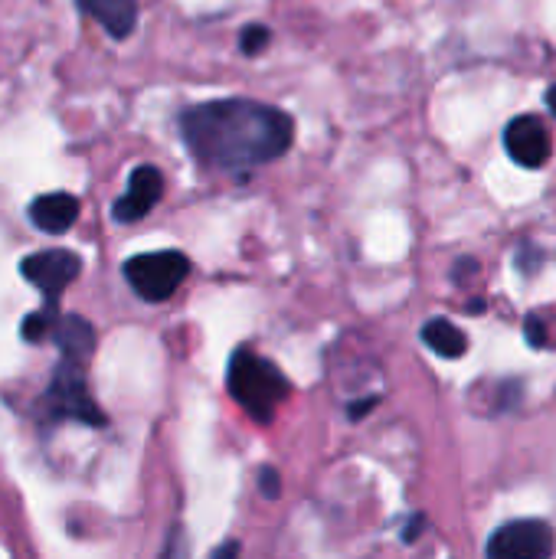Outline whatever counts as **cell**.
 Wrapping results in <instances>:
<instances>
[{"mask_svg":"<svg viewBox=\"0 0 556 559\" xmlns=\"http://www.w3.org/2000/svg\"><path fill=\"white\" fill-rule=\"evenodd\" d=\"M180 135L200 164L243 170L285 157L295 141V121L275 105L220 99L187 108L180 115Z\"/></svg>","mask_w":556,"mask_h":559,"instance_id":"obj_1","label":"cell"},{"mask_svg":"<svg viewBox=\"0 0 556 559\" xmlns=\"http://www.w3.org/2000/svg\"><path fill=\"white\" fill-rule=\"evenodd\" d=\"M226 390L256 422H272L275 406L292 393V386L272 360H262L252 350H236L226 370Z\"/></svg>","mask_w":556,"mask_h":559,"instance_id":"obj_2","label":"cell"},{"mask_svg":"<svg viewBox=\"0 0 556 559\" xmlns=\"http://www.w3.org/2000/svg\"><path fill=\"white\" fill-rule=\"evenodd\" d=\"M190 275V259L184 252H141L135 259L125 262V282L135 288V295L151 301H167L174 291L187 282Z\"/></svg>","mask_w":556,"mask_h":559,"instance_id":"obj_3","label":"cell"},{"mask_svg":"<svg viewBox=\"0 0 556 559\" xmlns=\"http://www.w3.org/2000/svg\"><path fill=\"white\" fill-rule=\"evenodd\" d=\"M485 553L491 559H550L556 553V533L547 520H511L491 533Z\"/></svg>","mask_w":556,"mask_h":559,"instance_id":"obj_4","label":"cell"},{"mask_svg":"<svg viewBox=\"0 0 556 559\" xmlns=\"http://www.w3.org/2000/svg\"><path fill=\"white\" fill-rule=\"evenodd\" d=\"M46 403H50L53 416L59 419H76L86 425H105V412L95 406V399L86 386V373H82L79 363L63 360L53 370L50 393H46Z\"/></svg>","mask_w":556,"mask_h":559,"instance_id":"obj_5","label":"cell"},{"mask_svg":"<svg viewBox=\"0 0 556 559\" xmlns=\"http://www.w3.org/2000/svg\"><path fill=\"white\" fill-rule=\"evenodd\" d=\"M79 272H82V259L69 249H46V252L27 255V259L20 262V275L27 278L30 285L40 288L43 301H50V305H59L63 291L76 282Z\"/></svg>","mask_w":556,"mask_h":559,"instance_id":"obj_6","label":"cell"},{"mask_svg":"<svg viewBox=\"0 0 556 559\" xmlns=\"http://www.w3.org/2000/svg\"><path fill=\"white\" fill-rule=\"evenodd\" d=\"M504 151L517 167H524V170L547 167L553 157L550 128L543 125L537 115H517L507 121V128H504Z\"/></svg>","mask_w":556,"mask_h":559,"instance_id":"obj_7","label":"cell"},{"mask_svg":"<svg viewBox=\"0 0 556 559\" xmlns=\"http://www.w3.org/2000/svg\"><path fill=\"white\" fill-rule=\"evenodd\" d=\"M161 193H164L161 170H157L154 164H141V167H135V174L128 177V193H122V197L115 200L112 216L118 223H138L154 210L157 200H161Z\"/></svg>","mask_w":556,"mask_h":559,"instance_id":"obj_8","label":"cell"},{"mask_svg":"<svg viewBox=\"0 0 556 559\" xmlns=\"http://www.w3.org/2000/svg\"><path fill=\"white\" fill-rule=\"evenodd\" d=\"M27 213H30V220L40 233L59 236V233H66V229L76 226L79 200L72 197V193H43V197H36L30 203Z\"/></svg>","mask_w":556,"mask_h":559,"instance_id":"obj_9","label":"cell"},{"mask_svg":"<svg viewBox=\"0 0 556 559\" xmlns=\"http://www.w3.org/2000/svg\"><path fill=\"white\" fill-rule=\"evenodd\" d=\"M53 340L63 360L79 363V367H86L95 354V331L82 314H63L53 327Z\"/></svg>","mask_w":556,"mask_h":559,"instance_id":"obj_10","label":"cell"},{"mask_svg":"<svg viewBox=\"0 0 556 559\" xmlns=\"http://www.w3.org/2000/svg\"><path fill=\"white\" fill-rule=\"evenodd\" d=\"M76 4L102 23V30L115 40L131 36L138 23V4L135 0H76Z\"/></svg>","mask_w":556,"mask_h":559,"instance_id":"obj_11","label":"cell"},{"mask_svg":"<svg viewBox=\"0 0 556 559\" xmlns=\"http://www.w3.org/2000/svg\"><path fill=\"white\" fill-rule=\"evenodd\" d=\"M422 344L445 360H458V357H465L468 337H465V331H458L449 318H432L422 324Z\"/></svg>","mask_w":556,"mask_h":559,"instance_id":"obj_12","label":"cell"},{"mask_svg":"<svg viewBox=\"0 0 556 559\" xmlns=\"http://www.w3.org/2000/svg\"><path fill=\"white\" fill-rule=\"evenodd\" d=\"M56 321H59V305H50V301H46L40 311H33V314H27V318H23L20 337L30 340V344H43V340L53 337Z\"/></svg>","mask_w":556,"mask_h":559,"instance_id":"obj_13","label":"cell"},{"mask_svg":"<svg viewBox=\"0 0 556 559\" xmlns=\"http://www.w3.org/2000/svg\"><path fill=\"white\" fill-rule=\"evenodd\" d=\"M269 43H272V30L262 27V23H249V27L239 33V50L246 56H259Z\"/></svg>","mask_w":556,"mask_h":559,"instance_id":"obj_14","label":"cell"},{"mask_svg":"<svg viewBox=\"0 0 556 559\" xmlns=\"http://www.w3.org/2000/svg\"><path fill=\"white\" fill-rule=\"evenodd\" d=\"M524 337H527V344L534 347V350H543V347H550L547 321H543L540 314H527V321H524Z\"/></svg>","mask_w":556,"mask_h":559,"instance_id":"obj_15","label":"cell"},{"mask_svg":"<svg viewBox=\"0 0 556 559\" xmlns=\"http://www.w3.org/2000/svg\"><path fill=\"white\" fill-rule=\"evenodd\" d=\"M259 491H262V497H269V501H278V497H282V478H278V471L272 465H265L259 471Z\"/></svg>","mask_w":556,"mask_h":559,"instance_id":"obj_16","label":"cell"},{"mask_svg":"<svg viewBox=\"0 0 556 559\" xmlns=\"http://www.w3.org/2000/svg\"><path fill=\"white\" fill-rule=\"evenodd\" d=\"M380 406V396H360V399H354V403L347 406V419L350 422H360L367 416V412H373Z\"/></svg>","mask_w":556,"mask_h":559,"instance_id":"obj_17","label":"cell"},{"mask_svg":"<svg viewBox=\"0 0 556 559\" xmlns=\"http://www.w3.org/2000/svg\"><path fill=\"white\" fill-rule=\"evenodd\" d=\"M475 272H478V262H475V259H458L455 269H452V282L462 285V282H468V278L475 275Z\"/></svg>","mask_w":556,"mask_h":559,"instance_id":"obj_18","label":"cell"},{"mask_svg":"<svg viewBox=\"0 0 556 559\" xmlns=\"http://www.w3.org/2000/svg\"><path fill=\"white\" fill-rule=\"evenodd\" d=\"M422 527H426V517H422V514H413V520H409V524L403 527V543H416Z\"/></svg>","mask_w":556,"mask_h":559,"instance_id":"obj_19","label":"cell"},{"mask_svg":"<svg viewBox=\"0 0 556 559\" xmlns=\"http://www.w3.org/2000/svg\"><path fill=\"white\" fill-rule=\"evenodd\" d=\"M239 553V543H223L220 550H213V559H223V556H236Z\"/></svg>","mask_w":556,"mask_h":559,"instance_id":"obj_20","label":"cell"},{"mask_svg":"<svg viewBox=\"0 0 556 559\" xmlns=\"http://www.w3.org/2000/svg\"><path fill=\"white\" fill-rule=\"evenodd\" d=\"M547 108H550V112L556 115V82H553L550 89H547Z\"/></svg>","mask_w":556,"mask_h":559,"instance_id":"obj_21","label":"cell"},{"mask_svg":"<svg viewBox=\"0 0 556 559\" xmlns=\"http://www.w3.org/2000/svg\"><path fill=\"white\" fill-rule=\"evenodd\" d=\"M485 305H488V301H471V305L465 308L468 314H478V311H485Z\"/></svg>","mask_w":556,"mask_h":559,"instance_id":"obj_22","label":"cell"}]
</instances>
